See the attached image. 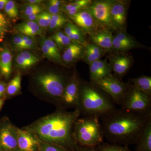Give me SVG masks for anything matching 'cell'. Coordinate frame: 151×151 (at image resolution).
<instances>
[{
    "mask_svg": "<svg viewBox=\"0 0 151 151\" xmlns=\"http://www.w3.org/2000/svg\"><path fill=\"white\" fill-rule=\"evenodd\" d=\"M78 109L60 110L39 119L26 128L44 142L62 146L71 151L78 147L73 137V129L80 117Z\"/></svg>",
    "mask_w": 151,
    "mask_h": 151,
    "instance_id": "6da1fadb",
    "label": "cell"
},
{
    "mask_svg": "<svg viewBox=\"0 0 151 151\" xmlns=\"http://www.w3.org/2000/svg\"><path fill=\"white\" fill-rule=\"evenodd\" d=\"M151 113L140 114L121 108L100 118L104 137L112 144L128 146L136 144Z\"/></svg>",
    "mask_w": 151,
    "mask_h": 151,
    "instance_id": "7a4b0ae2",
    "label": "cell"
},
{
    "mask_svg": "<svg viewBox=\"0 0 151 151\" xmlns=\"http://www.w3.org/2000/svg\"><path fill=\"white\" fill-rule=\"evenodd\" d=\"M115 108L111 97L95 84L81 83L76 108L81 115L100 118Z\"/></svg>",
    "mask_w": 151,
    "mask_h": 151,
    "instance_id": "3957f363",
    "label": "cell"
},
{
    "mask_svg": "<svg viewBox=\"0 0 151 151\" xmlns=\"http://www.w3.org/2000/svg\"><path fill=\"white\" fill-rule=\"evenodd\" d=\"M73 137L79 146L97 147L103 144L104 137L100 118L96 116L78 118L73 127Z\"/></svg>",
    "mask_w": 151,
    "mask_h": 151,
    "instance_id": "277c9868",
    "label": "cell"
},
{
    "mask_svg": "<svg viewBox=\"0 0 151 151\" xmlns=\"http://www.w3.org/2000/svg\"><path fill=\"white\" fill-rule=\"evenodd\" d=\"M151 96L132 84H129L121 103V108L140 114L150 113Z\"/></svg>",
    "mask_w": 151,
    "mask_h": 151,
    "instance_id": "5b68a950",
    "label": "cell"
},
{
    "mask_svg": "<svg viewBox=\"0 0 151 151\" xmlns=\"http://www.w3.org/2000/svg\"><path fill=\"white\" fill-rule=\"evenodd\" d=\"M35 80L44 92L60 101L66 84L63 76L50 72L37 75Z\"/></svg>",
    "mask_w": 151,
    "mask_h": 151,
    "instance_id": "8992f818",
    "label": "cell"
},
{
    "mask_svg": "<svg viewBox=\"0 0 151 151\" xmlns=\"http://www.w3.org/2000/svg\"><path fill=\"white\" fill-rule=\"evenodd\" d=\"M93 84L111 97L114 104L120 105L129 86L112 74Z\"/></svg>",
    "mask_w": 151,
    "mask_h": 151,
    "instance_id": "52a82bcc",
    "label": "cell"
},
{
    "mask_svg": "<svg viewBox=\"0 0 151 151\" xmlns=\"http://www.w3.org/2000/svg\"><path fill=\"white\" fill-rule=\"evenodd\" d=\"M113 1H92L87 9L101 28L115 30L111 15V8Z\"/></svg>",
    "mask_w": 151,
    "mask_h": 151,
    "instance_id": "ba28073f",
    "label": "cell"
},
{
    "mask_svg": "<svg viewBox=\"0 0 151 151\" xmlns=\"http://www.w3.org/2000/svg\"><path fill=\"white\" fill-rule=\"evenodd\" d=\"M108 59L112 72L119 79L126 75L133 63V56L125 52H115L108 56Z\"/></svg>",
    "mask_w": 151,
    "mask_h": 151,
    "instance_id": "9c48e42d",
    "label": "cell"
},
{
    "mask_svg": "<svg viewBox=\"0 0 151 151\" xmlns=\"http://www.w3.org/2000/svg\"><path fill=\"white\" fill-rule=\"evenodd\" d=\"M81 82L76 74L66 83L60 102L65 107H75L78 105Z\"/></svg>",
    "mask_w": 151,
    "mask_h": 151,
    "instance_id": "30bf717a",
    "label": "cell"
},
{
    "mask_svg": "<svg viewBox=\"0 0 151 151\" xmlns=\"http://www.w3.org/2000/svg\"><path fill=\"white\" fill-rule=\"evenodd\" d=\"M142 45L125 31H118L113 35L112 51L117 53L125 52L134 49L140 48Z\"/></svg>",
    "mask_w": 151,
    "mask_h": 151,
    "instance_id": "8fae6325",
    "label": "cell"
},
{
    "mask_svg": "<svg viewBox=\"0 0 151 151\" xmlns=\"http://www.w3.org/2000/svg\"><path fill=\"white\" fill-rule=\"evenodd\" d=\"M18 151H39L40 140L34 134L15 127Z\"/></svg>",
    "mask_w": 151,
    "mask_h": 151,
    "instance_id": "7c38bea8",
    "label": "cell"
},
{
    "mask_svg": "<svg viewBox=\"0 0 151 151\" xmlns=\"http://www.w3.org/2000/svg\"><path fill=\"white\" fill-rule=\"evenodd\" d=\"M127 5L124 1H113L111 8L112 22L115 31H125L127 23Z\"/></svg>",
    "mask_w": 151,
    "mask_h": 151,
    "instance_id": "4fadbf2b",
    "label": "cell"
},
{
    "mask_svg": "<svg viewBox=\"0 0 151 151\" xmlns=\"http://www.w3.org/2000/svg\"><path fill=\"white\" fill-rule=\"evenodd\" d=\"M70 18L81 30L89 35L101 29L87 9L79 11Z\"/></svg>",
    "mask_w": 151,
    "mask_h": 151,
    "instance_id": "5bb4252c",
    "label": "cell"
},
{
    "mask_svg": "<svg viewBox=\"0 0 151 151\" xmlns=\"http://www.w3.org/2000/svg\"><path fill=\"white\" fill-rule=\"evenodd\" d=\"M0 147L6 151H18L15 127L11 124L0 129Z\"/></svg>",
    "mask_w": 151,
    "mask_h": 151,
    "instance_id": "9a60e30c",
    "label": "cell"
},
{
    "mask_svg": "<svg viewBox=\"0 0 151 151\" xmlns=\"http://www.w3.org/2000/svg\"><path fill=\"white\" fill-rule=\"evenodd\" d=\"M89 76L92 83L112 74V68L107 59L98 60L89 65Z\"/></svg>",
    "mask_w": 151,
    "mask_h": 151,
    "instance_id": "2e32d148",
    "label": "cell"
},
{
    "mask_svg": "<svg viewBox=\"0 0 151 151\" xmlns=\"http://www.w3.org/2000/svg\"><path fill=\"white\" fill-rule=\"evenodd\" d=\"M89 35L92 43L106 51L112 50L113 35L110 30L100 29Z\"/></svg>",
    "mask_w": 151,
    "mask_h": 151,
    "instance_id": "e0dca14e",
    "label": "cell"
},
{
    "mask_svg": "<svg viewBox=\"0 0 151 151\" xmlns=\"http://www.w3.org/2000/svg\"><path fill=\"white\" fill-rule=\"evenodd\" d=\"M84 47L81 58L89 65L94 61L101 59L107 52L93 43H86Z\"/></svg>",
    "mask_w": 151,
    "mask_h": 151,
    "instance_id": "ac0fdd59",
    "label": "cell"
},
{
    "mask_svg": "<svg viewBox=\"0 0 151 151\" xmlns=\"http://www.w3.org/2000/svg\"><path fill=\"white\" fill-rule=\"evenodd\" d=\"M84 48V46L72 42L65 48L61 56L62 60L65 63H69L82 58Z\"/></svg>",
    "mask_w": 151,
    "mask_h": 151,
    "instance_id": "d6986e66",
    "label": "cell"
},
{
    "mask_svg": "<svg viewBox=\"0 0 151 151\" xmlns=\"http://www.w3.org/2000/svg\"><path fill=\"white\" fill-rule=\"evenodd\" d=\"M136 144V151H151V119L141 132Z\"/></svg>",
    "mask_w": 151,
    "mask_h": 151,
    "instance_id": "ffe728a7",
    "label": "cell"
},
{
    "mask_svg": "<svg viewBox=\"0 0 151 151\" xmlns=\"http://www.w3.org/2000/svg\"><path fill=\"white\" fill-rule=\"evenodd\" d=\"M39 58L29 51H24L18 55L16 58L17 66L20 69L25 70L39 62Z\"/></svg>",
    "mask_w": 151,
    "mask_h": 151,
    "instance_id": "44dd1931",
    "label": "cell"
},
{
    "mask_svg": "<svg viewBox=\"0 0 151 151\" xmlns=\"http://www.w3.org/2000/svg\"><path fill=\"white\" fill-rule=\"evenodd\" d=\"M91 0H78L62 5L61 11L67 14L69 17L73 16L79 11L86 9L92 3Z\"/></svg>",
    "mask_w": 151,
    "mask_h": 151,
    "instance_id": "7402d4cb",
    "label": "cell"
},
{
    "mask_svg": "<svg viewBox=\"0 0 151 151\" xmlns=\"http://www.w3.org/2000/svg\"><path fill=\"white\" fill-rule=\"evenodd\" d=\"M16 29L22 35L30 37L36 35H41L42 33L41 28L36 22L27 21L17 25Z\"/></svg>",
    "mask_w": 151,
    "mask_h": 151,
    "instance_id": "603a6c76",
    "label": "cell"
},
{
    "mask_svg": "<svg viewBox=\"0 0 151 151\" xmlns=\"http://www.w3.org/2000/svg\"><path fill=\"white\" fill-rule=\"evenodd\" d=\"M12 55L9 48H6L1 55L0 68L2 74L6 78H9L12 73Z\"/></svg>",
    "mask_w": 151,
    "mask_h": 151,
    "instance_id": "cb8c5ba5",
    "label": "cell"
},
{
    "mask_svg": "<svg viewBox=\"0 0 151 151\" xmlns=\"http://www.w3.org/2000/svg\"><path fill=\"white\" fill-rule=\"evenodd\" d=\"M131 84L141 91L151 96V77L142 76L130 79Z\"/></svg>",
    "mask_w": 151,
    "mask_h": 151,
    "instance_id": "d4e9b609",
    "label": "cell"
},
{
    "mask_svg": "<svg viewBox=\"0 0 151 151\" xmlns=\"http://www.w3.org/2000/svg\"><path fill=\"white\" fill-rule=\"evenodd\" d=\"M55 42L59 49L66 48L72 43L69 38L62 31H58L54 34L50 38Z\"/></svg>",
    "mask_w": 151,
    "mask_h": 151,
    "instance_id": "484cf974",
    "label": "cell"
},
{
    "mask_svg": "<svg viewBox=\"0 0 151 151\" xmlns=\"http://www.w3.org/2000/svg\"><path fill=\"white\" fill-rule=\"evenodd\" d=\"M21 75L18 73L9 82L6 89L9 95L13 96L19 93L21 89Z\"/></svg>",
    "mask_w": 151,
    "mask_h": 151,
    "instance_id": "4316f807",
    "label": "cell"
},
{
    "mask_svg": "<svg viewBox=\"0 0 151 151\" xmlns=\"http://www.w3.org/2000/svg\"><path fill=\"white\" fill-rule=\"evenodd\" d=\"M68 22V20L60 14L52 15L51 20L49 25L50 29L54 30L58 29Z\"/></svg>",
    "mask_w": 151,
    "mask_h": 151,
    "instance_id": "83f0119b",
    "label": "cell"
},
{
    "mask_svg": "<svg viewBox=\"0 0 151 151\" xmlns=\"http://www.w3.org/2000/svg\"><path fill=\"white\" fill-rule=\"evenodd\" d=\"M72 42L78 43L84 46L87 42L84 38L82 30L75 25L72 32L68 36Z\"/></svg>",
    "mask_w": 151,
    "mask_h": 151,
    "instance_id": "f1b7e54d",
    "label": "cell"
},
{
    "mask_svg": "<svg viewBox=\"0 0 151 151\" xmlns=\"http://www.w3.org/2000/svg\"><path fill=\"white\" fill-rule=\"evenodd\" d=\"M97 147V151H131L128 146L112 143H103Z\"/></svg>",
    "mask_w": 151,
    "mask_h": 151,
    "instance_id": "f546056e",
    "label": "cell"
},
{
    "mask_svg": "<svg viewBox=\"0 0 151 151\" xmlns=\"http://www.w3.org/2000/svg\"><path fill=\"white\" fill-rule=\"evenodd\" d=\"M6 14L11 18L15 19L19 16L17 5L13 1H9L4 8Z\"/></svg>",
    "mask_w": 151,
    "mask_h": 151,
    "instance_id": "4dcf8cb0",
    "label": "cell"
},
{
    "mask_svg": "<svg viewBox=\"0 0 151 151\" xmlns=\"http://www.w3.org/2000/svg\"><path fill=\"white\" fill-rule=\"evenodd\" d=\"M40 46L44 55L49 59L58 63L62 62L61 55H60L55 53L41 42H40Z\"/></svg>",
    "mask_w": 151,
    "mask_h": 151,
    "instance_id": "1f68e13d",
    "label": "cell"
},
{
    "mask_svg": "<svg viewBox=\"0 0 151 151\" xmlns=\"http://www.w3.org/2000/svg\"><path fill=\"white\" fill-rule=\"evenodd\" d=\"M39 151H71L62 146L44 142L40 141Z\"/></svg>",
    "mask_w": 151,
    "mask_h": 151,
    "instance_id": "d6a6232c",
    "label": "cell"
},
{
    "mask_svg": "<svg viewBox=\"0 0 151 151\" xmlns=\"http://www.w3.org/2000/svg\"><path fill=\"white\" fill-rule=\"evenodd\" d=\"M42 9L38 5L29 4L27 6L23 11V13L26 17L33 14H39L42 12Z\"/></svg>",
    "mask_w": 151,
    "mask_h": 151,
    "instance_id": "836d02e7",
    "label": "cell"
},
{
    "mask_svg": "<svg viewBox=\"0 0 151 151\" xmlns=\"http://www.w3.org/2000/svg\"><path fill=\"white\" fill-rule=\"evenodd\" d=\"M40 42L43 44L52 51L58 55H60V52L55 42L50 38H43L42 39Z\"/></svg>",
    "mask_w": 151,
    "mask_h": 151,
    "instance_id": "e575fe53",
    "label": "cell"
},
{
    "mask_svg": "<svg viewBox=\"0 0 151 151\" xmlns=\"http://www.w3.org/2000/svg\"><path fill=\"white\" fill-rule=\"evenodd\" d=\"M36 22L37 23L38 25L40 28L47 27L45 18V12H42L39 14Z\"/></svg>",
    "mask_w": 151,
    "mask_h": 151,
    "instance_id": "d590c367",
    "label": "cell"
},
{
    "mask_svg": "<svg viewBox=\"0 0 151 151\" xmlns=\"http://www.w3.org/2000/svg\"><path fill=\"white\" fill-rule=\"evenodd\" d=\"M34 46V41L31 37H29L27 40L25 41L20 47L19 50H25L31 49Z\"/></svg>",
    "mask_w": 151,
    "mask_h": 151,
    "instance_id": "8d00e7d4",
    "label": "cell"
},
{
    "mask_svg": "<svg viewBox=\"0 0 151 151\" xmlns=\"http://www.w3.org/2000/svg\"><path fill=\"white\" fill-rule=\"evenodd\" d=\"M8 27V23L5 17L0 13V30L3 31H6Z\"/></svg>",
    "mask_w": 151,
    "mask_h": 151,
    "instance_id": "74e56055",
    "label": "cell"
},
{
    "mask_svg": "<svg viewBox=\"0 0 151 151\" xmlns=\"http://www.w3.org/2000/svg\"><path fill=\"white\" fill-rule=\"evenodd\" d=\"M23 42L24 41L22 38V35L17 36L15 37L13 39V43L14 44V45L18 49H19L20 47Z\"/></svg>",
    "mask_w": 151,
    "mask_h": 151,
    "instance_id": "f35d334b",
    "label": "cell"
},
{
    "mask_svg": "<svg viewBox=\"0 0 151 151\" xmlns=\"http://www.w3.org/2000/svg\"><path fill=\"white\" fill-rule=\"evenodd\" d=\"M48 10L49 13L51 15L57 14H60L61 8L49 4Z\"/></svg>",
    "mask_w": 151,
    "mask_h": 151,
    "instance_id": "ab89813d",
    "label": "cell"
},
{
    "mask_svg": "<svg viewBox=\"0 0 151 151\" xmlns=\"http://www.w3.org/2000/svg\"><path fill=\"white\" fill-rule=\"evenodd\" d=\"M73 151H97V147L78 146Z\"/></svg>",
    "mask_w": 151,
    "mask_h": 151,
    "instance_id": "60d3db41",
    "label": "cell"
},
{
    "mask_svg": "<svg viewBox=\"0 0 151 151\" xmlns=\"http://www.w3.org/2000/svg\"><path fill=\"white\" fill-rule=\"evenodd\" d=\"M6 85L4 82H0V97L4 96L6 91Z\"/></svg>",
    "mask_w": 151,
    "mask_h": 151,
    "instance_id": "b9f144b4",
    "label": "cell"
},
{
    "mask_svg": "<svg viewBox=\"0 0 151 151\" xmlns=\"http://www.w3.org/2000/svg\"><path fill=\"white\" fill-rule=\"evenodd\" d=\"M63 3L61 1H58V0H51L49 1V4L58 7H61V6L63 4Z\"/></svg>",
    "mask_w": 151,
    "mask_h": 151,
    "instance_id": "7bdbcfd3",
    "label": "cell"
},
{
    "mask_svg": "<svg viewBox=\"0 0 151 151\" xmlns=\"http://www.w3.org/2000/svg\"><path fill=\"white\" fill-rule=\"evenodd\" d=\"M39 14H33L28 16L26 17V19L27 20L29 21L36 22Z\"/></svg>",
    "mask_w": 151,
    "mask_h": 151,
    "instance_id": "ee69618b",
    "label": "cell"
},
{
    "mask_svg": "<svg viewBox=\"0 0 151 151\" xmlns=\"http://www.w3.org/2000/svg\"><path fill=\"white\" fill-rule=\"evenodd\" d=\"M8 1L9 0H0V10L4 8L6 4Z\"/></svg>",
    "mask_w": 151,
    "mask_h": 151,
    "instance_id": "f6af8a7d",
    "label": "cell"
},
{
    "mask_svg": "<svg viewBox=\"0 0 151 151\" xmlns=\"http://www.w3.org/2000/svg\"><path fill=\"white\" fill-rule=\"evenodd\" d=\"M42 1L41 0H29L27 1L28 3L31 4L38 5V4H40L42 2Z\"/></svg>",
    "mask_w": 151,
    "mask_h": 151,
    "instance_id": "bcb514c9",
    "label": "cell"
},
{
    "mask_svg": "<svg viewBox=\"0 0 151 151\" xmlns=\"http://www.w3.org/2000/svg\"><path fill=\"white\" fill-rule=\"evenodd\" d=\"M4 32L3 31L1 30H0V40H2L4 37Z\"/></svg>",
    "mask_w": 151,
    "mask_h": 151,
    "instance_id": "7dc6e473",
    "label": "cell"
},
{
    "mask_svg": "<svg viewBox=\"0 0 151 151\" xmlns=\"http://www.w3.org/2000/svg\"><path fill=\"white\" fill-rule=\"evenodd\" d=\"M4 100L3 99H1L0 98V110L1 108L2 107L3 104H4Z\"/></svg>",
    "mask_w": 151,
    "mask_h": 151,
    "instance_id": "c3c4849f",
    "label": "cell"
},
{
    "mask_svg": "<svg viewBox=\"0 0 151 151\" xmlns=\"http://www.w3.org/2000/svg\"><path fill=\"white\" fill-rule=\"evenodd\" d=\"M1 147H0V150H1Z\"/></svg>",
    "mask_w": 151,
    "mask_h": 151,
    "instance_id": "681fc988",
    "label": "cell"
}]
</instances>
